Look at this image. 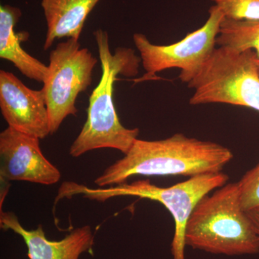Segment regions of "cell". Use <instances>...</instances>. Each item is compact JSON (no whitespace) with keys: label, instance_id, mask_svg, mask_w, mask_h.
Wrapping results in <instances>:
<instances>
[{"label":"cell","instance_id":"obj_10","mask_svg":"<svg viewBox=\"0 0 259 259\" xmlns=\"http://www.w3.org/2000/svg\"><path fill=\"white\" fill-rule=\"evenodd\" d=\"M0 226L22 237L29 259H79L83 253H93L95 235L90 226L73 230L60 241H50L41 225L36 229H25L14 212H5L1 208Z\"/></svg>","mask_w":259,"mask_h":259},{"label":"cell","instance_id":"obj_2","mask_svg":"<svg viewBox=\"0 0 259 259\" xmlns=\"http://www.w3.org/2000/svg\"><path fill=\"white\" fill-rule=\"evenodd\" d=\"M94 36L101 61L102 76L90 97L86 122L70 147L69 154L72 157L106 148L125 154L139 135V128H127L121 123L114 104L113 93L117 75L138 74L141 58L127 48H117L112 54L108 32L102 29L94 32Z\"/></svg>","mask_w":259,"mask_h":259},{"label":"cell","instance_id":"obj_4","mask_svg":"<svg viewBox=\"0 0 259 259\" xmlns=\"http://www.w3.org/2000/svg\"><path fill=\"white\" fill-rule=\"evenodd\" d=\"M229 177L223 172L204 174L190 177L185 182L168 187L153 185L149 180L126 182L111 187L89 188L75 182H64L56 200L81 194L85 198L104 202L122 196H132L156 201L163 204L175 221V234L171 244L173 259H185V231L188 220L200 199L209 192L228 183Z\"/></svg>","mask_w":259,"mask_h":259},{"label":"cell","instance_id":"obj_9","mask_svg":"<svg viewBox=\"0 0 259 259\" xmlns=\"http://www.w3.org/2000/svg\"><path fill=\"white\" fill-rule=\"evenodd\" d=\"M0 109L12 128L38 139L50 134L44 91L31 90L4 70L0 71Z\"/></svg>","mask_w":259,"mask_h":259},{"label":"cell","instance_id":"obj_6","mask_svg":"<svg viewBox=\"0 0 259 259\" xmlns=\"http://www.w3.org/2000/svg\"><path fill=\"white\" fill-rule=\"evenodd\" d=\"M49 71L42 90L49 112L50 134H54L65 119L76 116V101L93 81V71L98 61L79 40L68 38L50 53Z\"/></svg>","mask_w":259,"mask_h":259},{"label":"cell","instance_id":"obj_11","mask_svg":"<svg viewBox=\"0 0 259 259\" xmlns=\"http://www.w3.org/2000/svg\"><path fill=\"white\" fill-rule=\"evenodd\" d=\"M21 10L10 5L0 7V57L14 64L29 79L44 82L49 67L28 54L21 47L26 40L27 32H15V26L21 17Z\"/></svg>","mask_w":259,"mask_h":259},{"label":"cell","instance_id":"obj_13","mask_svg":"<svg viewBox=\"0 0 259 259\" xmlns=\"http://www.w3.org/2000/svg\"><path fill=\"white\" fill-rule=\"evenodd\" d=\"M218 47L238 51H255L259 59V20H232L224 18L216 39Z\"/></svg>","mask_w":259,"mask_h":259},{"label":"cell","instance_id":"obj_3","mask_svg":"<svg viewBox=\"0 0 259 259\" xmlns=\"http://www.w3.org/2000/svg\"><path fill=\"white\" fill-rule=\"evenodd\" d=\"M185 243L213 254L259 253V235L242 207L238 182L227 183L200 199L187 222Z\"/></svg>","mask_w":259,"mask_h":259},{"label":"cell","instance_id":"obj_1","mask_svg":"<svg viewBox=\"0 0 259 259\" xmlns=\"http://www.w3.org/2000/svg\"><path fill=\"white\" fill-rule=\"evenodd\" d=\"M124 155L95 180L98 187L119 185L139 175L192 177L218 173L233 158L222 145L182 134L159 141L137 139Z\"/></svg>","mask_w":259,"mask_h":259},{"label":"cell","instance_id":"obj_16","mask_svg":"<svg viewBox=\"0 0 259 259\" xmlns=\"http://www.w3.org/2000/svg\"><path fill=\"white\" fill-rule=\"evenodd\" d=\"M248 217L253 223L255 231L259 235V209H255V210H250L247 212Z\"/></svg>","mask_w":259,"mask_h":259},{"label":"cell","instance_id":"obj_15","mask_svg":"<svg viewBox=\"0 0 259 259\" xmlns=\"http://www.w3.org/2000/svg\"><path fill=\"white\" fill-rule=\"evenodd\" d=\"M238 183L245 212L259 209V163L247 171Z\"/></svg>","mask_w":259,"mask_h":259},{"label":"cell","instance_id":"obj_14","mask_svg":"<svg viewBox=\"0 0 259 259\" xmlns=\"http://www.w3.org/2000/svg\"><path fill=\"white\" fill-rule=\"evenodd\" d=\"M225 18L232 20L258 21L259 0H212Z\"/></svg>","mask_w":259,"mask_h":259},{"label":"cell","instance_id":"obj_7","mask_svg":"<svg viewBox=\"0 0 259 259\" xmlns=\"http://www.w3.org/2000/svg\"><path fill=\"white\" fill-rule=\"evenodd\" d=\"M224 18L221 10L213 5L208 19L201 28L171 45H155L144 34L135 33L134 44L146 72L141 79H158L156 73L177 68L181 70V81L190 83L216 49V39Z\"/></svg>","mask_w":259,"mask_h":259},{"label":"cell","instance_id":"obj_5","mask_svg":"<svg viewBox=\"0 0 259 259\" xmlns=\"http://www.w3.org/2000/svg\"><path fill=\"white\" fill-rule=\"evenodd\" d=\"M258 58L255 51L218 47L188 87L192 105L223 103L259 112Z\"/></svg>","mask_w":259,"mask_h":259},{"label":"cell","instance_id":"obj_17","mask_svg":"<svg viewBox=\"0 0 259 259\" xmlns=\"http://www.w3.org/2000/svg\"><path fill=\"white\" fill-rule=\"evenodd\" d=\"M258 71H259V59H258Z\"/></svg>","mask_w":259,"mask_h":259},{"label":"cell","instance_id":"obj_8","mask_svg":"<svg viewBox=\"0 0 259 259\" xmlns=\"http://www.w3.org/2000/svg\"><path fill=\"white\" fill-rule=\"evenodd\" d=\"M40 139L8 126L0 134V178L42 185L59 182L60 171L42 154Z\"/></svg>","mask_w":259,"mask_h":259},{"label":"cell","instance_id":"obj_12","mask_svg":"<svg viewBox=\"0 0 259 259\" xmlns=\"http://www.w3.org/2000/svg\"><path fill=\"white\" fill-rule=\"evenodd\" d=\"M100 0H41L47 24L44 50L56 39L79 40L86 19Z\"/></svg>","mask_w":259,"mask_h":259}]
</instances>
